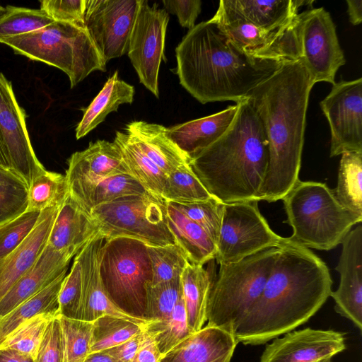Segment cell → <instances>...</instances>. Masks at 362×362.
<instances>
[{"mask_svg":"<svg viewBox=\"0 0 362 362\" xmlns=\"http://www.w3.org/2000/svg\"><path fill=\"white\" fill-rule=\"evenodd\" d=\"M332 286L329 268L310 249L281 247L262 294L235 330L238 343L263 344L293 331L322 308Z\"/></svg>","mask_w":362,"mask_h":362,"instance_id":"6da1fadb","label":"cell"},{"mask_svg":"<svg viewBox=\"0 0 362 362\" xmlns=\"http://www.w3.org/2000/svg\"><path fill=\"white\" fill-rule=\"evenodd\" d=\"M314 85L300 61H288L247 98L268 141L269 163L259 201L282 199L299 180L306 112Z\"/></svg>","mask_w":362,"mask_h":362,"instance_id":"7a4b0ae2","label":"cell"},{"mask_svg":"<svg viewBox=\"0 0 362 362\" xmlns=\"http://www.w3.org/2000/svg\"><path fill=\"white\" fill-rule=\"evenodd\" d=\"M175 57L180 83L202 104H237L288 62L245 53L212 18L189 30L175 48Z\"/></svg>","mask_w":362,"mask_h":362,"instance_id":"3957f363","label":"cell"},{"mask_svg":"<svg viewBox=\"0 0 362 362\" xmlns=\"http://www.w3.org/2000/svg\"><path fill=\"white\" fill-rule=\"evenodd\" d=\"M226 132L189 161L209 193L223 204L259 201L268 163L262 123L246 98Z\"/></svg>","mask_w":362,"mask_h":362,"instance_id":"277c9868","label":"cell"},{"mask_svg":"<svg viewBox=\"0 0 362 362\" xmlns=\"http://www.w3.org/2000/svg\"><path fill=\"white\" fill-rule=\"evenodd\" d=\"M290 241L308 249L330 250L341 244L362 216L343 207L325 183L298 180L282 199Z\"/></svg>","mask_w":362,"mask_h":362,"instance_id":"5b68a950","label":"cell"},{"mask_svg":"<svg viewBox=\"0 0 362 362\" xmlns=\"http://www.w3.org/2000/svg\"><path fill=\"white\" fill-rule=\"evenodd\" d=\"M0 42L16 54L63 71L71 88L95 71H106V62L83 26L54 21L33 32L4 37Z\"/></svg>","mask_w":362,"mask_h":362,"instance_id":"8992f818","label":"cell"},{"mask_svg":"<svg viewBox=\"0 0 362 362\" xmlns=\"http://www.w3.org/2000/svg\"><path fill=\"white\" fill-rule=\"evenodd\" d=\"M279 250L272 247L220 265L209 295L207 325L234 334L262 294Z\"/></svg>","mask_w":362,"mask_h":362,"instance_id":"52a82bcc","label":"cell"},{"mask_svg":"<svg viewBox=\"0 0 362 362\" xmlns=\"http://www.w3.org/2000/svg\"><path fill=\"white\" fill-rule=\"evenodd\" d=\"M99 273L105 292L118 308L147 320L146 288L151 284L152 271L145 243L125 237L104 240Z\"/></svg>","mask_w":362,"mask_h":362,"instance_id":"ba28073f","label":"cell"},{"mask_svg":"<svg viewBox=\"0 0 362 362\" xmlns=\"http://www.w3.org/2000/svg\"><path fill=\"white\" fill-rule=\"evenodd\" d=\"M168 202L146 192L99 205L90 213L105 240L125 237L148 246L174 245L168 221Z\"/></svg>","mask_w":362,"mask_h":362,"instance_id":"9c48e42d","label":"cell"},{"mask_svg":"<svg viewBox=\"0 0 362 362\" xmlns=\"http://www.w3.org/2000/svg\"><path fill=\"white\" fill-rule=\"evenodd\" d=\"M275 233L260 213L258 201L223 204L215 259L219 265L238 262L272 247L291 243Z\"/></svg>","mask_w":362,"mask_h":362,"instance_id":"30bf717a","label":"cell"},{"mask_svg":"<svg viewBox=\"0 0 362 362\" xmlns=\"http://www.w3.org/2000/svg\"><path fill=\"white\" fill-rule=\"evenodd\" d=\"M299 59L314 83H335L339 69L346 59L341 48L336 25L323 7L298 13L294 18Z\"/></svg>","mask_w":362,"mask_h":362,"instance_id":"8fae6325","label":"cell"},{"mask_svg":"<svg viewBox=\"0 0 362 362\" xmlns=\"http://www.w3.org/2000/svg\"><path fill=\"white\" fill-rule=\"evenodd\" d=\"M168 13L141 0L131 32L127 54L140 82L159 97L158 74L164 57Z\"/></svg>","mask_w":362,"mask_h":362,"instance_id":"7c38bea8","label":"cell"},{"mask_svg":"<svg viewBox=\"0 0 362 362\" xmlns=\"http://www.w3.org/2000/svg\"><path fill=\"white\" fill-rule=\"evenodd\" d=\"M141 0H86L84 26L107 63L127 52Z\"/></svg>","mask_w":362,"mask_h":362,"instance_id":"4fadbf2b","label":"cell"},{"mask_svg":"<svg viewBox=\"0 0 362 362\" xmlns=\"http://www.w3.org/2000/svg\"><path fill=\"white\" fill-rule=\"evenodd\" d=\"M320 105L330 127V157L362 152V78L335 82Z\"/></svg>","mask_w":362,"mask_h":362,"instance_id":"5bb4252c","label":"cell"},{"mask_svg":"<svg viewBox=\"0 0 362 362\" xmlns=\"http://www.w3.org/2000/svg\"><path fill=\"white\" fill-rule=\"evenodd\" d=\"M0 135L9 168L28 187L46 170L37 158L25 123V112L18 105L11 83L0 73Z\"/></svg>","mask_w":362,"mask_h":362,"instance_id":"9a60e30c","label":"cell"},{"mask_svg":"<svg viewBox=\"0 0 362 362\" xmlns=\"http://www.w3.org/2000/svg\"><path fill=\"white\" fill-rule=\"evenodd\" d=\"M294 18L280 29L267 30L218 8L212 18L228 39L245 53L259 59L298 61Z\"/></svg>","mask_w":362,"mask_h":362,"instance_id":"2e32d148","label":"cell"},{"mask_svg":"<svg viewBox=\"0 0 362 362\" xmlns=\"http://www.w3.org/2000/svg\"><path fill=\"white\" fill-rule=\"evenodd\" d=\"M344 349V333L308 327L275 338L266 346L259 362H317Z\"/></svg>","mask_w":362,"mask_h":362,"instance_id":"e0dca14e","label":"cell"},{"mask_svg":"<svg viewBox=\"0 0 362 362\" xmlns=\"http://www.w3.org/2000/svg\"><path fill=\"white\" fill-rule=\"evenodd\" d=\"M129 174L118 146L98 140L68 160L65 177L69 195L76 202L98 181L105 177Z\"/></svg>","mask_w":362,"mask_h":362,"instance_id":"ac0fdd59","label":"cell"},{"mask_svg":"<svg viewBox=\"0 0 362 362\" xmlns=\"http://www.w3.org/2000/svg\"><path fill=\"white\" fill-rule=\"evenodd\" d=\"M335 270L340 275L338 288L330 296L334 310L362 332V226L351 230L341 243Z\"/></svg>","mask_w":362,"mask_h":362,"instance_id":"d6986e66","label":"cell"},{"mask_svg":"<svg viewBox=\"0 0 362 362\" xmlns=\"http://www.w3.org/2000/svg\"><path fill=\"white\" fill-rule=\"evenodd\" d=\"M104 240L98 233L76 255L82 274V297L78 320L93 322L100 317L110 315L147 325L150 321L126 314L112 302L105 292L99 273L100 250Z\"/></svg>","mask_w":362,"mask_h":362,"instance_id":"ffe728a7","label":"cell"},{"mask_svg":"<svg viewBox=\"0 0 362 362\" xmlns=\"http://www.w3.org/2000/svg\"><path fill=\"white\" fill-rule=\"evenodd\" d=\"M62 204L42 210L37 224L28 237L11 253L0 259V300L32 267L46 247Z\"/></svg>","mask_w":362,"mask_h":362,"instance_id":"44dd1931","label":"cell"},{"mask_svg":"<svg viewBox=\"0 0 362 362\" xmlns=\"http://www.w3.org/2000/svg\"><path fill=\"white\" fill-rule=\"evenodd\" d=\"M238 344L233 333L206 325L163 355L159 362H230Z\"/></svg>","mask_w":362,"mask_h":362,"instance_id":"7402d4cb","label":"cell"},{"mask_svg":"<svg viewBox=\"0 0 362 362\" xmlns=\"http://www.w3.org/2000/svg\"><path fill=\"white\" fill-rule=\"evenodd\" d=\"M72 257L47 244L32 267L0 300V319L57 278L66 274Z\"/></svg>","mask_w":362,"mask_h":362,"instance_id":"603a6c76","label":"cell"},{"mask_svg":"<svg viewBox=\"0 0 362 362\" xmlns=\"http://www.w3.org/2000/svg\"><path fill=\"white\" fill-rule=\"evenodd\" d=\"M98 233V228L90 214L81 209L68 193L52 225L47 245L73 257Z\"/></svg>","mask_w":362,"mask_h":362,"instance_id":"cb8c5ba5","label":"cell"},{"mask_svg":"<svg viewBox=\"0 0 362 362\" xmlns=\"http://www.w3.org/2000/svg\"><path fill=\"white\" fill-rule=\"evenodd\" d=\"M238 110V104L230 105L211 115L167 128L166 135L190 160L226 132Z\"/></svg>","mask_w":362,"mask_h":362,"instance_id":"d4e9b609","label":"cell"},{"mask_svg":"<svg viewBox=\"0 0 362 362\" xmlns=\"http://www.w3.org/2000/svg\"><path fill=\"white\" fill-rule=\"evenodd\" d=\"M302 0H221L218 9L259 28L276 30L288 25L300 6L313 2Z\"/></svg>","mask_w":362,"mask_h":362,"instance_id":"484cf974","label":"cell"},{"mask_svg":"<svg viewBox=\"0 0 362 362\" xmlns=\"http://www.w3.org/2000/svg\"><path fill=\"white\" fill-rule=\"evenodd\" d=\"M125 130L167 175L189 163L187 156L167 136L166 127L144 121H132L127 124Z\"/></svg>","mask_w":362,"mask_h":362,"instance_id":"4316f807","label":"cell"},{"mask_svg":"<svg viewBox=\"0 0 362 362\" xmlns=\"http://www.w3.org/2000/svg\"><path fill=\"white\" fill-rule=\"evenodd\" d=\"M168 221L175 243L191 264L204 265L215 259L216 245L206 232L168 202Z\"/></svg>","mask_w":362,"mask_h":362,"instance_id":"83f0119b","label":"cell"},{"mask_svg":"<svg viewBox=\"0 0 362 362\" xmlns=\"http://www.w3.org/2000/svg\"><path fill=\"white\" fill-rule=\"evenodd\" d=\"M204 265L189 263L180 276L190 333L200 330L207 321V305L215 277Z\"/></svg>","mask_w":362,"mask_h":362,"instance_id":"f1b7e54d","label":"cell"},{"mask_svg":"<svg viewBox=\"0 0 362 362\" xmlns=\"http://www.w3.org/2000/svg\"><path fill=\"white\" fill-rule=\"evenodd\" d=\"M134 92V87L119 79L118 71H115L86 107L76 129V139L93 130L105 119L108 114L117 111L120 105L132 103Z\"/></svg>","mask_w":362,"mask_h":362,"instance_id":"f546056e","label":"cell"},{"mask_svg":"<svg viewBox=\"0 0 362 362\" xmlns=\"http://www.w3.org/2000/svg\"><path fill=\"white\" fill-rule=\"evenodd\" d=\"M113 141L120 150L129 174L147 192L162 197L167 175L144 153L134 139L126 132H117Z\"/></svg>","mask_w":362,"mask_h":362,"instance_id":"4dcf8cb0","label":"cell"},{"mask_svg":"<svg viewBox=\"0 0 362 362\" xmlns=\"http://www.w3.org/2000/svg\"><path fill=\"white\" fill-rule=\"evenodd\" d=\"M66 274L25 300L0 319V344L21 323L42 313L58 314V298Z\"/></svg>","mask_w":362,"mask_h":362,"instance_id":"1f68e13d","label":"cell"},{"mask_svg":"<svg viewBox=\"0 0 362 362\" xmlns=\"http://www.w3.org/2000/svg\"><path fill=\"white\" fill-rule=\"evenodd\" d=\"M334 194L346 209L362 216V152L341 154Z\"/></svg>","mask_w":362,"mask_h":362,"instance_id":"d6a6232c","label":"cell"},{"mask_svg":"<svg viewBox=\"0 0 362 362\" xmlns=\"http://www.w3.org/2000/svg\"><path fill=\"white\" fill-rule=\"evenodd\" d=\"M146 192L129 174L116 175L98 181L75 202L90 214L91 210L99 205L126 196L143 194Z\"/></svg>","mask_w":362,"mask_h":362,"instance_id":"836d02e7","label":"cell"},{"mask_svg":"<svg viewBox=\"0 0 362 362\" xmlns=\"http://www.w3.org/2000/svg\"><path fill=\"white\" fill-rule=\"evenodd\" d=\"M161 196L167 202L176 204H193L214 198L195 175L189 163L167 175Z\"/></svg>","mask_w":362,"mask_h":362,"instance_id":"e575fe53","label":"cell"},{"mask_svg":"<svg viewBox=\"0 0 362 362\" xmlns=\"http://www.w3.org/2000/svg\"><path fill=\"white\" fill-rule=\"evenodd\" d=\"M146 325L105 315L92 322L90 353L107 350L142 332Z\"/></svg>","mask_w":362,"mask_h":362,"instance_id":"d590c367","label":"cell"},{"mask_svg":"<svg viewBox=\"0 0 362 362\" xmlns=\"http://www.w3.org/2000/svg\"><path fill=\"white\" fill-rule=\"evenodd\" d=\"M57 313H42L21 323L0 344V350H12L35 360L45 329Z\"/></svg>","mask_w":362,"mask_h":362,"instance_id":"8d00e7d4","label":"cell"},{"mask_svg":"<svg viewBox=\"0 0 362 362\" xmlns=\"http://www.w3.org/2000/svg\"><path fill=\"white\" fill-rule=\"evenodd\" d=\"M67 195L65 175L45 170L33 180L28 189L27 210L41 211L62 204Z\"/></svg>","mask_w":362,"mask_h":362,"instance_id":"74e56055","label":"cell"},{"mask_svg":"<svg viewBox=\"0 0 362 362\" xmlns=\"http://www.w3.org/2000/svg\"><path fill=\"white\" fill-rule=\"evenodd\" d=\"M146 329L154 337L162 356L191 334L183 295L168 319L151 322L146 325Z\"/></svg>","mask_w":362,"mask_h":362,"instance_id":"f35d334b","label":"cell"},{"mask_svg":"<svg viewBox=\"0 0 362 362\" xmlns=\"http://www.w3.org/2000/svg\"><path fill=\"white\" fill-rule=\"evenodd\" d=\"M152 271L151 285H157L180 279L189 263L177 245L148 246Z\"/></svg>","mask_w":362,"mask_h":362,"instance_id":"ab89813d","label":"cell"},{"mask_svg":"<svg viewBox=\"0 0 362 362\" xmlns=\"http://www.w3.org/2000/svg\"><path fill=\"white\" fill-rule=\"evenodd\" d=\"M62 362H84L90 353L92 322L59 315Z\"/></svg>","mask_w":362,"mask_h":362,"instance_id":"60d3db41","label":"cell"},{"mask_svg":"<svg viewBox=\"0 0 362 362\" xmlns=\"http://www.w3.org/2000/svg\"><path fill=\"white\" fill-rule=\"evenodd\" d=\"M54 21L42 9L7 6L0 17V40L35 31Z\"/></svg>","mask_w":362,"mask_h":362,"instance_id":"b9f144b4","label":"cell"},{"mask_svg":"<svg viewBox=\"0 0 362 362\" xmlns=\"http://www.w3.org/2000/svg\"><path fill=\"white\" fill-rule=\"evenodd\" d=\"M182 294L180 278L146 288V320L163 321L168 319Z\"/></svg>","mask_w":362,"mask_h":362,"instance_id":"7bdbcfd3","label":"cell"},{"mask_svg":"<svg viewBox=\"0 0 362 362\" xmlns=\"http://www.w3.org/2000/svg\"><path fill=\"white\" fill-rule=\"evenodd\" d=\"M173 204L188 218L200 226L216 245L222 223L223 203L212 198L193 204Z\"/></svg>","mask_w":362,"mask_h":362,"instance_id":"ee69618b","label":"cell"},{"mask_svg":"<svg viewBox=\"0 0 362 362\" xmlns=\"http://www.w3.org/2000/svg\"><path fill=\"white\" fill-rule=\"evenodd\" d=\"M41 211L26 210L0 225V259L11 253L28 237L37 224Z\"/></svg>","mask_w":362,"mask_h":362,"instance_id":"f6af8a7d","label":"cell"},{"mask_svg":"<svg viewBox=\"0 0 362 362\" xmlns=\"http://www.w3.org/2000/svg\"><path fill=\"white\" fill-rule=\"evenodd\" d=\"M82 297L81 267L76 256L66 274L58 298V315L78 320Z\"/></svg>","mask_w":362,"mask_h":362,"instance_id":"bcb514c9","label":"cell"},{"mask_svg":"<svg viewBox=\"0 0 362 362\" xmlns=\"http://www.w3.org/2000/svg\"><path fill=\"white\" fill-rule=\"evenodd\" d=\"M86 0H44L40 9L45 11L54 21L65 22L84 26Z\"/></svg>","mask_w":362,"mask_h":362,"instance_id":"7dc6e473","label":"cell"},{"mask_svg":"<svg viewBox=\"0 0 362 362\" xmlns=\"http://www.w3.org/2000/svg\"><path fill=\"white\" fill-rule=\"evenodd\" d=\"M35 362H62L61 328L59 315L49 322Z\"/></svg>","mask_w":362,"mask_h":362,"instance_id":"c3c4849f","label":"cell"},{"mask_svg":"<svg viewBox=\"0 0 362 362\" xmlns=\"http://www.w3.org/2000/svg\"><path fill=\"white\" fill-rule=\"evenodd\" d=\"M28 208V189L0 190V225L24 213Z\"/></svg>","mask_w":362,"mask_h":362,"instance_id":"681fc988","label":"cell"},{"mask_svg":"<svg viewBox=\"0 0 362 362\" xmlns=\"http://www.w3.org/2000/svg\"><path fill=\"white\" fill-rule=\"evenodd\" d=\"M165 10L177 16L182 27L192 28L201 13L202 1L200 0H163Z\"/></svg>","mask_w":362,"mask_h":362,"instance_id":"f907efd6","label":"cell"},{"mask_svg":"<svg viewBox=\"0 0 362 362\" xmlns=\"http://www.w3.org/2000/svg\"><path fill=\"white\" fill-rule=\"evenodd\" d=\"M146 335L145 329L122 344L105 350L119 362H132Z\"/></svg>","mask_w":362,"mask_h":362,"instance_id":"816d5d0a","label":"cell"},{"mask_svg":"<svg viewBox=\"0 0 362 362\" xmlns=\"http://www.w3.org/2000/svg\"><path fill=\"white\" fill-rule=\"evenodd\" d=\"M146 332V337L132 362H159L162 357L154 337Z\"/></svg>","mask_w":362,"mask_h":362,"instance_id":"f5cc1de1","label":"cell"},{"mask_svg":"<svg viewBox=\"0 0 362 362\" xmlns=\"http://www.w3.org/2000/svg\"><path fill=\"white\" fill-rule=\"evenodd\" d=\"M25 181L15 171L0 165V190L28 189Z\"/></svg>","mask_w":362,"mask_h":362,"instance_id":"db71d44e","label":"cell"},{"mask_svg":"<svg viewBox=\"0 0 362 362\" xmlns=\"http://www.w3.org/2000/svg\"><path fill=\"white\" fill-rule=\"evenodd\" d=\"M346 4L350 23L353 25H359L362 22V1L346 0Z\"/></svg>","mask_w":362,"mask_h":362,"instance_id":"11a10c76","label":"cell"},{"mask_svg":"<svg viewBox=\"0 0 362 362\" xmlns=\"http://www.w3.org/2000/svg\"><path fill=\"white\" fill-rule=\"evenodd\" d=\"M0 362H35V360L18 351L0 350Z\"/></svg>","mask_w":362,"mask_h":362,"instance_id":"9f6ffc18","label":"cell"},{"mask_svg":"<svg viewBox=\"0 0 362 362\" xmlns=\"http://www.w3.org/2000/svg\"><path fill=\"white\" fill-rule=\"evenodd\" d=\"M84 362H119L112 357L107 352L104 351H96L89 354Z\"/></svg>","mask_w":362,"mask_h":362,"instance_id":"6f0895ef","label":"cell"},{"mask_svg":"<svg viewBox=\"0 0 362 362\" xmlns=\"http://www.w3.org/2000/svg\"><path fill=\"white\" fill-rule=\"evenodd\" d=\"M0 165H3L4 167H6V168H9V165H8L7 158L5 155L1 135H0Z\"/></svg>","mask_w":362,"mask_h":362,"instance_id":"680465c9","label":"cell"},{"mask_svg":"<svg viewBox=\"0 0 362 362\" xmlns=\"http://www.w3.org/2000/svg\"><path fill=\"white\" fill-rule=\"evenodd\" d=\"M6 12V8L0 5V17Z\"/></svg>","mask_w":362,"mask_h":362,"instance_id":"91938a15","label":"cell"},{"mask_svg":"<svg viewBox=\"0 0 362 362\" xmlns=\"http://www.w3.org/2000/svg\"><path fill=\"white\" fill-rule=\"evenodd\" d=\"M317 362H331V358H325V359L320 360Z\"/></svg>","mask_w":362,"mask_h":362,"instance_id":"94428289","label":"cell"}]
</instances>
